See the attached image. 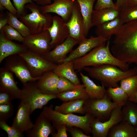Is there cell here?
<instances>
[{
  "instance_id": "6da1fadb",
  "label": "cell",
  "mask_w": 137,
  "mask_h": 137,
  "mask_svg": "<svg viewBox=\"0 0 137 137\" xmlns=\"http://www.w3.org/2000/svg\"><path fill=\"white\" fill-rule=\"evenodd\" d=\"M110 48L116 58L128 64L137 65V20L122 25Z\"/></svg>"
},
{
  "instance_id": "7a4b0ae2",
  "label": "cell",
  "mask_w": 137,
  "mask_h": 137,
  "mask_svg": "<svg viewBox=\"0 0 137 137\" xmlns=\"http://www.w3.org/2000/svg\"><path fill=\"white\" fill-rule=\"evenodd\" d=\"M110 40L93 49L85 56L73 61L75 70L80 71L86 67L106 64L116 66L124 71L129 69V64L119 60L112 53Z\"/></svg>"
},
{
  "instance_id": "3957f363",
  "label": "cell",
  "mask_w": 137,
  "mask_h": 137,
  "mask_svg": "<svg viewBox=\"0 0 137 137\" xmlns=\"http://www.w3.org/2000/svg\"><path fill=\"white\" fill-rule=\"evenodd\" d=\"M83 69L92 78L100 81L105 87H114L122 79L137 74V67L124 71L114 65L106 64L84 67Z\"/></svg>"
},
{
  "instance_id": "277c9868",
  "label": "cell",
  "mask_w": 137,
  "mask_h": 137,
  "mask_svg": "<svg viewBox=\"0 0 137 137\" xmlns=\"http://www.w3.org/2000/svg\"><path fill=\"white\" fill-rule=\"evenodd\" d=\"M42 112L55 128L59 125H63L66 127H78L87 134L91 133V124L95 118L89 113H86L83 116L73 113L63 114L54 109L52 105L49 106H45Z\"/></svg>"
},
{
  "instance_id": "5b68a950",
  "label": "cell",
  "mask_w": 137,
  "mask_h": 137,
  "mask_svg": "<svg viewBox=\"0 0 137 137\" xmlns=\"http://www.w3.org/2000/svg\"><path fill=\"white\" fill-rule=\"evenodd\" d=\"M25 8L31 13L19 16V20L28 28L31 34L43 32L47 29L52 23L53 16L49 13H43L40 6L34 3L26 5Z\"/></svg>"
},
{
  "instance_id": "8992f818",
  "label": "cell",
  "mask_w": 137,
  "mask_h": 137,
  "mask_svg": "<svg viewBox=\"0 0 137 137\" xmlns=\"http://www.w3.org/2000/svg\"><path fill=\"white\" fill-rule=\"evenodd\" d=\"M35 82H29L23 85L19 99L29 105L31 114L36 110L42 109L50 100L57 98L56 95L42 93Z\"/></svg>"
},
{
  "instance_id": "52a82bcc",
  "label": "cell",
  "mask_w": 137,
  "mask_h": 137,
  "mask_svg": "<svg viewBox=\"0 0 137 137\" xmlns=\"http://www.w3.org/2000/svg\"><path fill=\"white\" fill-rule=\"evenodd\" d=\"M124 105L111 101L106 93L104 96L101 98H89L86 99L83 107L85 114L89 113L95 118L103 122L109 118L112 111L115 108Z\"/></svg>"
},
{
  "instance_id": "ba28073f",
  "label": "cell",
  "mask_w": 137,
  "mask_h": 137,
  "mask_svg": "<svg viewBox=\"0 0 137 137\" xmlns=\"http://www.w3.org/2000/svg\"><path fill=\"white\" fill-rule=\"evenodd\" d=\"M5 60L4 67L14 74L23 85L39 78L32 76L26 63L20 55L11 56Z\"/></svg>"
},
{
  "instance_id": "9c48e42d",
  "label": "cell",
  "mask_w": 137,
  "mask_h": 137,
  "mask_svg": "<svg viewBox=\"0 0 137 137\" xmlns=\"http://www.w3.org/2000/svg\"><path fill=\"white\" fill-rule=\"evenodd\" d=\"M19 55L26 61L32 76L34 77H40L46 72L53 71L58 65L28 49Z\"/></svg>"
},
{
  "instance_id": "30bf717a",
  "label": "cell",
  "mask_w": 137,
  "mask_h": 137,
  "mask_svg": "<svg viewBox=\"0 0 137 137\" xmlns=\"http://www.w3.org/2000/svg\"><path fill=\"white\" fill-rule=\"evenodd\" d=\"M51 40L47 30L38 33L30 34L24 38L22 43L28 50L42 56L52 50Z\"/></svg>"
},
{
  "instance_id": "8fae6325",
  "label": "cell",
  "mask_w": 137,
  "mask_h": 137,
  "mask_svg": "<svg viewBox=\"0 0 137 137\" xmlns=\"http://www.w3.org/2000/svg\"><path fill=\"white\" fill-rule=\"evenodd\" d=\"M123 106H119L112 111L107 120L101 121L95 118L91 125V133L94 137H106L111 128L115 125L122 121L121 110Z\"/></svg>"
},
{
  "instance_id": "7c38bea8",
  "label": "cell",
  "mask_w": 137,
  "mask_h": 137,
  "mask_svg": "<svg viewBox=\"0 0 137 137\" xmlns=\"http://www.w3.org/2000/svg\"><path fill=\"white\" fill-rule=\"evenodd\" d=\"M66 24L69 30V36L77 41L78 44L86 38L80 7L76 0L71 16Z\"/></svg>"
},
{
  "instance_id": "4fadbf2b",
  "label": "cell",
  "mask_w": 137,
  "mask_h": 137,
  "mask_svg": "<svg viewBox=\"0 0 137 137\" xmlns=\"http://www.w3.org/2000/svg\"><path fill=\"white\" fill-rule=\"evenodd\" d=\"M51 4L40 6L43 13H54L61 17L66 22L71 16L76 0H53Z\"/></svg>"
},
{
  "instance_id": "5bb4252c",
  "label": "cell",
  "mask_w": 137,
  "mask_h": 137,
  "mask_svg": "<svg viewBox=\"0 0 137 137\" xmlns=\"http://www.w3.org/2000/svg\"><path fill=\"white\" fill-rule=\"evenodd\" d=\"M107 41L106 39L99 36H92L89 38H86L70 52L63 62L73 61L82 57L95 48L106 44Z\"/></svg>"
},
{
  "instance_id": "9a60e30c",
  "label": "cell",
  "mask_w": 137,
  "mask_h": 137,
  "mask_svg": "<svg viewBox=\"0 0 137 137\" xmlns=\"http://www.w3.org/2000/svg\"><path fill=\"white\" fill-rule=\"evenodd\" d=\"M66 23L58 15L53 16L52 24L47 29L51 38L52 49L62 43L69 36V30Z\"/></svg>"
},
{
  "instance_id": "2e32d148",
  "label": "cell",
  "mask_w": 137,
  "mask_h": 137,
  "mask_svg": "<svg viewBox=\"0 0 137 137\" xmlns=\"http://www.w3.org/2000/svg\"><path fill=\"white\" fill-rule=\"evenodd\" d=\"M78 42L69 36L62 43L42 56L47 60L57 65L63 62L68 54Z\"/></svg>"
},
{
  "instance_id": "e0dca14e",
  "label": "cell",
  "mask_w": 137,
  "mask_h": 137,
  "mask_svg": "<svg viewBox=\"0 0 137 137\" xmlns=\"http://www.w3.org/2000/svg\"><path fill=\"white\" fill-rule=\"evenodd\" d=\"M31 114V109L29 105L21 101L17 107L12 126L21 132H26L32 127L33 124L30 119Z\"/></svg>"
},
{
  "instance_id": "ac0fdd59",
  "label": "cell",
  "mask_w": 137,
  "mask_h": 137,
  "mask_svg": "<svg viewBox=\"0 0 137 137\" xmlns=\"http://www.w3.org/2000/svg\"><path fill=\"white\" fill-rule=\"evenodd\" d=\"M51 122L42 111L37 118L32 127L26 132L28 137H48L53 136L56 132L55 128Z\"/></svg>"
},
{
  "instance_id": "d6986e66",
  "label": "cell",
  "mask_w": 137,
  "mask_h": 137,
  "mask_svg": "<svg viewBox=\"0 0 137 137\" xmlns=\"http://www.w3.org/2000/svg\"><path fill=\"white\" fill-rule=\"evenodd\" d=\"M28 50L23 44L13 42L7 38L1 31L0 33V63L7 57L20 55Z\"/></svg>"
},
{
  "instance_id": "ffe728a7",
  "label": "cell",
  "mask_w": 137,
  "mask_h": 137,
  "mask_svg": "<svg viewBox=\"0 0 137 137\" xmlns=\"http://www.w3.org/2000/svg\"><path fill=\"white\" fill-rule=\"evenodd\" d=\"M59 76L53 71L43 74L37 81L38 88L43 93L48 94L56 95L59 93L57 89Z\"/></svg>"
},
{
  "instance_id": "44dd1931",
  "label": "cell",
  "mask_w": 137,
  "mask_h": 137,
  "mask_svg": "<svg viewBox=\"0 0 137 137\" xmlns=\"http://www.w3.org/2000/svg\"><path fill=\"white\" fill-rule=\"evenodd\" d=\"M0 88L9 92L14 99H20L21 90L15 81L13 73L4 67L0 68Z\"/></svg>"
},
{
  "instance_id": "7402d4cb",
  "label": "cell",
  "mask_w": 137,
  "mask_h": 137,
  "mask_svg": "<svg viewBox=\"0 0 137 137\" xmlns=\"http://www.w3.org/2000/svg\"><path fill=\"white\" fill-rule=\"evenodd\" d=\"M119 13V9L113 8L94 10L92 17L93 26L97 27L116 18L118 17Z\"/></svg>"
},
{
  "instance_id": "603a6c76",
  "label": "cell",
  "mask_w": 137,
  "mask_h": 137,
  "mask_svg": "<svg viewBox=\"0 0 137 137\" xmlns=\"http://www.w3.org/2000/svg\"><path fill=\"white\" fill-rule=\"evenodd\" d=\"M123 25L118 17L96 27L95 33L97 36L110 40L113 35L118 33Z\"/></svg>"
},
{
  "instance_id": "cb8c5ba5",
  "label": "cell",
  "mask_w": 137,
  "mask_h": 137,
  "mask_svg": "<svg viewBox=\"0 0 137 137\" xmlns=\"http://www.w3.org/2000/svg\"><path fill=\"white\" fill-rule=\"evenodd\" d=\"M80 75L85 91L89 98L99 99L104 96L106 93V90L103 85L96 84L88 76L81 72L80 73Z\"/></svg>"
},
{
  "instance_id": "d4e9b609",
  "label": "cell",
  "mask_w": 137,
  "mask_h": 137,
  "mask_svg": "<svg viewBox=\"0 0 137 137\" xmlns=\"http://www.w3.org/2000/svg\"><path fill=\"white\" fill-rule=\"evenodd\" d=\"M78 3L84 23V32L86 37L93 27L92 17L93 6L96 0H76Z\"/></svg>"
},
{
  "instance_id": "484cf974",
  "label": "cell",
  "mask_w": 137,
  "mask_h": 137,
  "mask_svg": "<svg viewBox=\"0 0 137 137\" xmlns=\"http://www.w3.org/2000/svg\"><path fill=\"white\" fill-rule=\"evenodd\" d=\"M75 70L73 61H70L58 64L53 71L59 77L68 79L76 85H79L80 80Z\"/></svg>"
},
{
  "instance_id": "4316f807",
  "label": "cell",
  "mask_w": 137,
  "mask_h": 137,
  "mask_svg": "<svg viewBox=\"0 0 137 137\" xmlns=\"http://www.w3.org/2000/svg\"><path fill=\"white\" fill-rule=\"evenodd\" d=\"M107 137H137V136L134 127L122 121L111 128Z\"/></svg>"
},
{
  "instance_id": "83f0119b",
  "label": "cell",
  "mask_w": 137,
  "mask_h": 137,
  "mask_svg": "<svg viewBox=\"0 0 137 137\" xmlns=\"http://www.w3.org/2000/svg\"><path fill=\"white\" fill-rule=\"evenodd\" d=\"M85 100L78 99L64 101L60 105L56 106L54 110L64 114L73 113L85 114L83 106Z\"/></svg>"
},
{
  "instance_id": "f1b7e54d",
  "label": "cell",
  "mask_w": 137,
  "mask_h": 137,
  "mask_svg": "<svg viewBox=\"0 0 137 137\" xmlns=\"http://www.w3.org/2000/svg\"><path fill=\"white\" fill-rule=\"evenodd\" d=\"M57 98L64 101L78 99L86 100L89 98L83 84H80L72 90L59 93L56 95Z\"/></svg>"
},
{
  "instance_id": "f546056e",
  "label": "cell",
  "mask_w": 137,
  "mask_h": 137,
  "mask_svg": "<svg viewBox=\"0 0 137 137\" xmlns=\"http://www.w3.org/2000/svg\"><path fill=\"white\" fill-rule=\"evenodd\" d=\"M122 121L135 127L137 126V104L128 100L122 107L121 110Z\"/></svg>"
},
{
  "instance_id": "4dcf8cb0",
  "label": "cell",
  "mask_w": 137,
  "mask_h": 137,
  "mask_svg": "<svg viewBox=\"0 0 137 137\" xmlns=\"http://www.w3.org/2000/svg\"><path fill=\"white\" fill-rule=\"evenodd\" d=\"M118 18L123 25L137 20V5H126L119 9Z\"/></svg>"
},
{
  "instance_id": "1f68e13d",
  "label": "cell",
  "mask_w": 137,
  "mask_h": 137,
  "mask_svg": "<svg viewBox=\"0 0 137 137\" xmlns=\"http://www.w3.org/2000/svg\"><path fill=\"white\" fill-rule=\"evenodd\" d=\"M106 93L114 102L125 105L128 101V96L120 86L108 87Z\"/></svg>"
},
{
  "instance_id": "d6a6232c",
  "label": "cell",
  "mask_w": 137,
  "mask_h": 137,
  "mask_svg": "<svg viewBox=\"0 0 137 137\" xmlns=\"http://www.w3.org/2000/svg\"><path fill=\"white\" fill-rule=\"evenodd\" d=\"M120 84L128 97L135 94L137 92V74L122 79Z\"/></svg>"
},
{
  "instance_id": "836d02e7",
  "label": "cell",
  "mask_w": 137,
  "mask_h": 137,
  "mask_svg": "<svg viewBox=\"0 0 137 137\" xmlns=\"http://www.w3.org/2000/svg\"><path fill=\"white\" fill-rule=\"evenodd\" d=\"M8 24L18 32L23 37H26L31 34L27 26L18 19L17 17L9 12H7Z\"/></svg>"
},
{
  "instance_id": "e575fe53",
  "label": "cell",
  "mask_w": 137,
  "mask_h": 137,
  "mask_svg": "<svg viewBox=\"0 0 137 137\" xmlns=\"http://www.w3.org/2000/svg\"><path fill=\"white\" fill-rule=\"evenodd\" d=\"M5 36L11 40L23 42L24 39L18 32L9 25L7 24L0 30Z\"/></svg>"
},
{
  "instance_id": "d590c367",
  "label": "cell",
  "mask_w": 137,
  "mask_h": 137,
  "mask_svg": "<svg viewBox=\"0 0 137 137\" xmlns=\"http://www.w3.org/2000/svg\"><path fill=\"white\" fill-rule=\"evenodd\" d=\"M14 108L12 103L0 105V121L7 122L13 116Z\"/></svg>"
},
{
  "instance_id": "8d00e7d4",
  "label": "cell",
  "mask_w": 137,
  "mask_h": 137,
  "mask_svg": "<svg viewBox=\"0 0 137 137\" xmlns=\"http://www.w3.org/2000/svg\"><path fill=\"white\" fill-rule=\"evenodd\" d=\"M78 85H75L64 77H59L57 87L59 93L72 90L77 87Z\"/></svg>"
},
{
  "instance_id": "74e56055",
  "label": "cell",
  "mask_w": 137,
  "mask_h": 137,
  "mask_svg": "<svg viewBox=\"0 0 137 137\" xmlns=\"http://www.w3.org/2000/svg\"><path fill=\"white\" fill-rule=\"evenodd\" d=\"M0 127L6 131L8 137H23V133L21 132L15 128L9 125L5 122L0 121Z\"/></svg>"
},
{
  "instance_id": "f35d334b",
  "label": "cell",
  "mask_w": 137,
  "mask_h": 137,
  "mask_svg": "<svg viewBox=\"0 0 137 137\" xmlns=\"http://www.w3.org/2000/svg\"><path fill=\"white\" fill-rule=\"evenodd\" d=\"M14 5L16 9L18 17L24 14L25 6L27 4L33 3L36 0H12Z\"/></svg>"
},
{
  "instance_id": "ab89813d",
  "label": "cell",
  "mask_w": 137,
  "mask_h": 137,
  "mask_svg": "<svg viewBox=\"0 0 137 137\" xmlns=\"http://www.w3.org/2000/svg\"><path fill=\"white\" fill-rule=\"evenodd\" d=\"M108 8L117 9L112 0H97L94 6L95 10Z\"/></svg>"
},
{
  "instance_id": "60d3db41",
  "label": "cell",
  "mask_w": 137,
  "mask_h": 137,
  "mask_svg": "<svg viewBox=\"0 0 137 137\" xmlns=\"http://www.w3.org/2000/svg\"><path fill=\"white\" fill-rule=\"evenodd\" d=\"M13 99L12 96L9 92L0 88V105L9 104Z\"/></svg>"
},
{
  "instance_id": "b9f144b4",
  "label": "cell",
  "mask_w": 137,
  "mask_h": 137,
  "mask_svg": "<svg viewBox=\"0 0 137 137\" xmlns=\"http://www.w3.org/2000/svg\"><path fill=\"white\" fill-rule=\"evenodd\" d=\"M68 131L72 137H90L81 129L75 127H66Z\"/></svg>"
},
{
  "instance_id": "7bdbcfd3",
  "label": "cell",
  "mask_w": 137,
  "mask_h": 137,
  "mask_svg": "<svg viewBox=\"0 0 137 137\" xmlns=\"http://www.w3.org/2000/svg\"><path fill=\"white\" fill-rule=\"evenodd\" d=\"M0 6L4 7L14 15L16 16L18 15L17 11L10 0H0Z\"/></svg>"
},
{
  "instance_id": "ee69618b",
  "label": "cell",
  "mask_w": 137,
  "mask_h": 137,
  "mask_svg": "<svg viewBox=\"0 0 137 137\" xmlns=\"http://www.w3.org/2000/svg\"><path fill=\"white\" fill-rule=\"evenodd\" d=\"M57 132L53 135V137H67V128L64 125H61L57 126L55 127Z\"/></svg>"
},
{
  "instance_id": "f6af8a7d",
  "label": "cell",
  "mask_w": 137,
  "mask_h": 137,
  "mask_svg": "<svg viewBox=\"0 0 137 137\" xmlns=\"http://www.w3.org/2000/svg\"><path fill=\"white\" fill-rule=\"evenodd\" d=\"M129 0H116L115 5L117 8L119 9L126 5Z\"/></svg>"
},
{
  "instance_id": "bcb514c9",
  "label": "cell",
  "mask_w": 137,
  "mask_h": 137,
  "mask_svg": "<svg viewBox=\"0 0 137 137\" xmlns=\"http://www.w3.org/2000/svg\"><path fill=\"white\" fill-rule=\"evenodd\" d=\"M52 0H36V2L37 4L40 6H43L49 5L51 3Z\"/></svg>"
},
{
  "instance_id": "7dc6e473",
  "label": "cell",
  "mask_w": 137,
  "mask_h": 137,
  "mask_svg": "<svg viewBox=\"0 0 137 137\" xmlns=\"http://www.w3.org/2000/svg\"><path fill=\"white\" fill-rule=\"evenodd\" d=\"M8 17L6 18H1L0 19V30L6 25L8 24Z\"/></svg>"
},
{
  "instance_id": "c3c4849f",
  "label": "cell",
  "mask_w": 137,
  "mask_h": 137,
  "mask_svg": "<svg viewBox=\"0 0 137 137\" xmlns=\"http://www.w3.org/2000/svg\"><path fill=\"white\" fill-rule=\"evenodd\" d=\"M128 100L137 103V92L135 94L128 97Z\"/></svg>"
},
{
  "instance_id": "681fc988",
  "label": "cell",
  "mask_w": 137,
  "mask_h": 137,
  "mask_svg": "<svg viewBox=\"0 0 137 137\" xmlns=\"http://www.w3.org/2000/svg\"><path fill=\"white\" fill-rule=\"evenodd\" d=\"M127 5L130 6L137 5V0H129Z\"/></svg>"
},
{
  "instance_id": "f907efd6",
  "label": "cell",
  "mask_w": 137,
  "mask_h": 137,
  "mask_svg": "<svg viewBox=\"0 0 137 137\" xmlns=\"http://www.w3.org/2000/svg\"><path fill=\"white\" fill-rule=\"evenodd\" d=\"M135 130L137 136V126L135 127Z\"/></svg>"
}]
</instances>
